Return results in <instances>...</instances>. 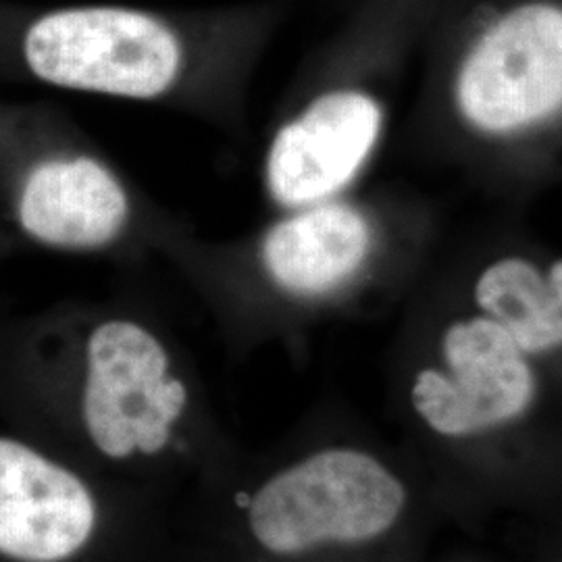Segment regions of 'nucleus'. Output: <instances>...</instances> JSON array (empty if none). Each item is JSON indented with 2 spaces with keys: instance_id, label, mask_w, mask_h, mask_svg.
I'll return each instance as SVG.
<instances>
[{
  "instance_id": "obj_1",
  "label": "nucleus",
  "mask_w": 562,
  "mask_h": 562,
  "mask_svg": "<svg viewBox=\"0 0 562 562\" xmlns=\"http://www.w3.org/2000/svg\"><path fill=\"white\" fill-rule=\"evenodd\" d=\"M0 375L59 415L83 464L146 490L227 482L220 429L180 346L136 308L78 302L0 336Z\"/></svg>"
},
{
  "instance_id": "obj_2",
  "label": "nucleus",
  "mask_w": 562,
  "mask_h": 562,
  "mask_svg": "<svg viewBox=\"0 0 562 562\" xmlns=\"http://www.w3.org/2000/svg\"><path fill=\"white\" fill-rule=\"evenodd\" d=\"M250 59L244 46L202 44L178 21L134 7L0 18V81L165 109L227 134L248 121Z\"/></svg>"
},
{
  "instance_id": "obj_3",
  "label": "nucleus",
  "mask_w": 562,
  "mask_h": 562,
  "mask_svg": "<svg viewBox=\"0 0 562 562\" xmlns=\"http://www.w3.org/2000/svg\"><path fill=\"white\" fill-rule=\"evenodd\" d=\"M186 229L59 109L0 97V259L162 257Z\"/></svg>"
},
{
  "instance_id": "obj_4",
  "label": "nucleus",
  "mask_w": 562,
  "mask_h": 562,
  "mask_svg": "<svg viewBox=\"0 0 562 562\" xmlns=\"http://www.w3.org/2000/svg\"><path fill=\"white\" fill-rule=\"evenodd\" d=\"M380 248L373 215L340 196L278 211L234 240H202L186 229L162 259L234 338L262 341L285 315L340 299L361 283Z\"/></svg>"
},
{
  "instance_id": "obj_5",
  "label": "nucleus",
  "mask_w": 562,
  "mask_h": 562,
  "mask_svg": "<svg viewBox=\"0 0 562 562\" xmlns=\"http://www.w3.org/2000/svg\"><path fill=\"white\" fill-rule=\"evenodd\" d=\"M401 477L361 448L308 452L246 480L225 506L229 562H308L380 542L406 510Z\"/></svg>"
},
{
  "instance_id": "obj_6",
  "label": "nucleus",
  "mask_w": 562,
  "mask_h": 562,
  "mask_svg": "<svg viewBox=\"0 0 562 562\" xmlns=\"http://www.w3.org/2000/svg\"><path fill=\"white\" fill-rule=\"evenodd\" d=\"M140 490L0 436V561L153 562Z\"/></svg>"
},
{
  "instance_id": "obj_7",
  "label": "nucleus",
  "mask_w": 562,
  "mask_h": 562,
  "mask_svg": "<svg viewBox=\"0 0 562 562\" xmlns=\"http://www.w3.org/2000/svg\"><path fill=\"white\" fill-rule=\"evenodd\" d=\"M385 106L364 86L313 90L273 123L259 165L262 196L278 211L340 199L382 140Z\"/></svg>"
},
{
  "instance_id": "obj_8",
  "label": "nucleus",
  "mask_w": 562,
  "mask_h": 562,
  "mask_svg": "<svg viewBox=\"0 0 562 562\" xmlns=\"http://www.w3.org/2000/svg\"><path fill=\"white\" fill-rule=\"evenodd\" d=\"M462 115L487 134H510L562 106V9L525 4L494 23L462 65Z\"/></svg>"
},
{
  "instance_id": "obj_9",
  "label": "nucleus",
  "mask_w": 562,
  "mask_h": 562,
  "mask_svg": "<svg viewBox=\"0 0 562 562\" xmlns=\"http://www.w3.org/2000/svg\"><path fill=\"white\" fill-rule=\"evenodd\" d=\"M517 341L487 315L452 323L442 338V367H425L411 402L422 422L446 438H469L529 408L536 378Z\"/></svg>"
},
{
  "instance_id": "obj_10",
  "label": "nucleus",
  "mask_w": 562,
  "mask_h": 562,
  "mask_svg": "<svg viewBox=\"0 0 562 562\" xmlns=\"http://www.w3.org/2000/svg\"><path fill=\"white\" fill-rule=\"evenodd\" d=\"M475 302L525 355L562 346V261L548 269L521 257L485 267L475 281Z\"/></svg>"
}]
</instances>
